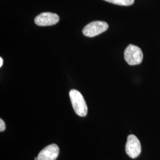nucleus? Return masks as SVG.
Segmentation results:
<instances>
[{
	"label": "nucleus",
	"mask_w": 160,
	"mask_h": 160,
	"mask_svg": "<svg viewBox=\"0 0 160 160\" xmlns=\"http://www.w3.org/2000/svg\"><path fill=\"white\" fill-rule=\"evenodd\" d=\"M69 97L76 114L81 117L86 116L88 112V108L81 92L76 90H71L69 92Z\"/></svg>",
	"instance_id": "nucleus-1"
},
{
	"label": "nucleus",
	"mask_w": 160,
	"mask_h": 160,
	"mask_svg": "<svg viewBox=\"0 0 160 160\" xmlns=\"http://www.w3.org/2000/svg\"><path fill=\"white\" fill-rule=\"evenodd\" d=\"M124 57L126 62L130 65H136L142 62L143 53L138 46L129 45L124 52Z\"/></svg>",
	"instance_id": "nucleus-2"
},
{
	"label": "nucleus",
	"mask_w": 160,
	"mask_h": 160,
	"mask_svg": "<svg viewBox=\"0 0 160 160\" xmlns=\"http://www.w3.org/2000/svg\"><path fill=\"white\" fill-rule=\"evenodd\" d=\"M109 28L108 24L102 21H94L88 24L82 30V33L87 37L92 38L106 31Z\"/></svg>",
	"instance_id": "nucleus-3"
},
{
	"label": "nucleus",
	"mask_w": 160,
	"mask_h": 160,
	"mask_svg": "<svg viewBox=\"0 0 160 160\" xmlns=\"http://www.w3.org/2000/svg\"><path fill=\"white\" fill-rule=\"evenodd\" d=\"M125 151L132 158H136L141 153V144L135 135H129L126 141Z\"/></svg>",
	"instance_id": "nucleus-4"
},
{
	"label": "nucleus",
	"mask_w": 160,
	"mask_h": 160,
	"mask_svg": "<svg viewBox=\"0 0 160 160\" xmlns=\"http://www.w3.org/2000/svg\"><path fill=\"white\" fill-rule=\"evenodd\" d=\"M59 21V17L55 13L50 12H42L34 18V23L39 26L55 25Z\"/></svg>",
	"instance_id": "nucleus-5"
},
{
	"label": "nucleus",
	"mask_w": 160,
	"mask_h": 160,
	"mask_svg": "<svg viewBox=\"0 0 160 160\" xmlns=\"http://www.w3.org/2000/svg\"><path fill=\"white\" fill-rule=\"evenodd\" d=\"M59 154V148L57 144L48 145L40 151L38 154V160H56Z\"/></svg>",
	"instance_id": "nucleus-6"
},
{
	"label": "nucleus",
	"mask_w": 160,
	"mask_h": 160,
	"mask_svg": "<svg viewBox=\"0 0 160 160\" xmlns=\"http://www.w3.org/2000/svg\"><path fill=\"white\" fill-rule=\"evenodd\" d=\"M104 1L113 4L122 6H131L134 2V0H104Z\"/></svg>",
	"instance_id": "nucleus-7"
},
{
	"label": "nucleus",
	"mask_w": 160,
	"mask_h": 160,
	"mask_svg": "<svg viewBox=\"0 0 160 160\" xmlns=\"http://www.w3.org/2000/svg\"><path fill=\"white\" fill-rule=\"evenodd\" d=\"M6 126L4 120L2 119H0V131L3 132L6 130Z\"/></svg>",
	"instance_id": "nucleus-8"
},
{
	"label": "nucleus",
	"mask_w": 160,
	"mask_h": 160,
	"mask_svg": "<svg viewBox=\"0 0 160 160\" xmlns=\"http://www.w3.org/2000/svg\"><path fill=\"white\" fill-rule=\"evenodd\" d=\"M3 65V59L2 58H0V67H2Z\"/></svg>",
	"instance_id": "nucleus-9"
},
{
	"label": "nucleus",
	"mask_w": 160,
	"mask_h": 160,
	"mask_svg": "<svg viewBox=\"0 0 160 160\" xmlns=\"http://www.w3.org/2000/svg\"><path fill=\"white\" fill-rule=\"evenodd\" d=\"M34 160H38V157H35L34 158Z\"/></svg>",
	"instance_id": "nucleus-10"
}]
</instances>
